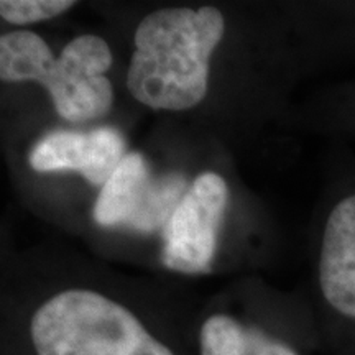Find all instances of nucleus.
Returning a JSON list of instances; mask_svg holds the SVG:
<instances>
[{
	"mask_svg": "<svg viewBox=\"0 0 355 355\" xmlns=\"http://www.w3.org/2000/svg\"><path fill=\"white\" fill-rule=\"evenodd\" d=\"M225 33L219 8L165 7L145 17L133 35L127 89L153 110L184 112L207 94L211 58Z\"/></svg>",
	"mask_w": 355,
	"mask_h": 355,
	"instance_id": "f257e3e1",
	"label": "nucleus"
},
{
	"mask_svg": "<svg viewBox=\"0 0 355 355\" xmlns=\"http://www.w3.org/2000/svg\"><path fill=\"white\" fill-rule=\"evenodd\" d=\"M114 63L104 38L79 35L60 56L30 30L0 37V78L3 83L33 81L50 92L56 114L66 122L84 123L112 109L114 87L105 73Z\"/></svg>",
	"mask_w": 355,
	"mask_h": 355,
	"instance_id": "f03ea898",
	"label": "nucleus"
},
{
	"mask_svg": "<svg viewBox=\"0 0 355 355\" xmlns=\"http://www.w3.org/2000/svg\"><path fill=\"white\" fill-rule=\"evenodd\" d=\"M28 331L35 355H176L127 306L91 288L44 300Z\"/></svg>",
	"mask_w": 355,
	"mask_h": 355,
	"instance_id": "7ed1b4c3",
	"label": "nucleus"
},
{
	"mask_svg": "<svg viewBox=\"0 0 355 355\" xmlns=\"http://www.w3.org/2000/svg\"><path fill=\"white\" fill-rule=\"evenodd\" d=\"M313 261L322 304L355 329V159L337 163L314 229Z\"/></svg>",
	"mask_w": 355,
	"mask_h": 355,
	"instance_id": "20e7f679",
	"label": "nucleus"
},
{
	"mask_svg": "<svg viewBox=\"0 0 355 355\" xmlns=\"http://www.w3.org/2000/svg\"><path fill=\"white\" fill-rule=\"evenodd\" d=\"M229 204V186L212 171L194 178L163 230V263L181 273H204L216 255Z\"/></svg>",
	"mask_w": 355,
	"mask_h": 355,
	"instance_id": "39448f33",
	"label": "nucleus"
},
{
	"mask_svg": "<svg viewBox=\"0 0 355 355\" xmlns=\"http://www.w3.org/2000/svg\"><path fill=\"white\" fill-rule=\"evenodd\" d=\"M125 139L117 128L89 132L53 130L33 145L30 166L37 173L78 171L92 186L102 188L125 158Z\"/></svg>",
	"mask_w": 355,
	"mask_h": 355,
	"instance_id": "423d86ee",
	"label": "nucleus"
},
{
	"mask_svg": "<svg viewBox=\"0 0 355 355\" xmlns=\"http://www.w3.org/2000/svg\"><path fill=\"white\" fill-rule=\"evenodd\" d=\"M153 175L144 155L130 152L97 194L92 217L102 227H125L139 209Z\"/></svg>",
	"mask_w": 355,
	"mask_h": 355,
	"instance_id": "0eeeda50",
	"label": "nucleus"
},
{
	"mask_svg": "<svg viewBox=\"0 0 355 355\" xmlns=\"http://www.w3.org/2000/svg\"><path fill=\"white\" fill-rule=\"evenodd\" d=\"M201 355H301L286 340L243 326L229 314H212L199 334Z\"/></svg>",
	"mask_w": 355,
	"mask_h": 355,
	"instance_id": "6e6552de",
	"label": "nucleus"
},
{
	"mask_svg": "<svg viewBox=\"0 0 355 355\" xmlns=\"http://www.w3.org/2000/svg\"><path fill=\"white\" fill-rule=\"evenodd\" d=\"M188 188V180L181 173L153 176L139 209L127 222L125 229L139 234H153L159 229L165 230Z\"/></svg>",
	"mask_w": 355,
	"mask_h": 355,
	"instance_id": "1a4fd4ad",
	"label": "nucleus"
},
{
	"mask_svg": "<svg viewBox=\"0 0 355 355\" xmlns=\"http://www.w3.org/2000/svg\"><path fill=\"white\" fill-rule=\"evenodd\" d=\"M309 119L327 130H343L355 135V83L314 102Z\"/></svg>",
	"mask_w": 355,
	"mask_h": 355,
	"instance_id": "9d476101",
	"label": "nucleus"
},
{
	"mask_svg": "<svg viewBox=\"0 0 355 355\" xmlns=\"http://www.w3.org/2000/svg\"><path fill=\"white\" fill-rule=\"evenodd\" d=\"M74 6L73 0H2L0 17L12 25H30L56 19Z\"/></svg>",
	"mask_w": 355,
	"mask_h": 355,
	"instance_id": "9b49d317",
	"label": "nucleus"
},
{
	"mask_svg": "<svg viewBox=\"0 0 355 355\" xmlns=\"http://www.w3.org/2000/svg\"><path fill=\"white\" fill-rule=\"evenodd\" d=\"M313 38L321 50L337 46L355 48V7L332 10L329 17L313 21Z\"/></svg>",
	"mask_w": 355,
	"mask_h": 355,
	"instance_id": "f8f14e48",
	"label": "nucleus"
}]
</instances>
